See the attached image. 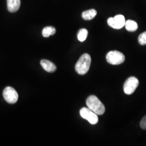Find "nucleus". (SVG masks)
Instances as JSON below:
<instances>
[{"mask_svg":"<svg viewBox=\"0 0 146 146\" xmlns=\"http://www.w3.org/2000/svg\"><path fill=\"white\" fill-rule=\"evenodd\" d=\"M3 96L6 102L10 104H15L19 99L18 93L11 87H7L4 89Z\"/></svg>","mask_w":146,"mask_h":146,"instance_id":"nucleus-5","label":"nucleus"},{"mask_svg":"<svg viewBox=\"0 0 146 146\" xmlns=\"http://www.w3.org/2000/svg\"><path fill=\"white\" fill-rule=\"evenodd\" d=\"M97 15V11L94 9L84 11L82 13V17L85 20H91Z\"/></svg>","mask_w":146,"mask_h":146,"instance_id":"nucleus-10","label":"nucleus"},{"mask_svg":"<svg viewBox=\"0 0 146 146\" xmlns=\"http://www.w3.org/2000/svg\"><path fill=\"white\" fill-rule=\"evenodd\" d=\"M21 5V0H7L8 10L11 13L18 11Z\"/></svg>","mask_w":146,"mask_h":146,"instance_id":"nucleus-8","label":"nucleus"},{"mask_svg":"<svg viewBox=\"0 0 146 146\" xmlns=\"http://www.w3.org/2000/svg\"><path fill=\"white\" fill-rule=\"evenodd\" d=\"M109 26L116 29H120L125 26V16L122 15H117L114 17H110L107 20Z\"/></svg>","mask_w":146,"mask_h":146,"instance_id":"nucleus-6","label":"nucleus"},{"mask_svg":"<svg viewBox=\"0 0 146 146\" xmlns=\"http://www.w3.org/2000/svg\"><path fill=\"white\" fill-rule=\"evenodd\" d=\"M138 42L140 44L144 46L146 44V31H145L139 35L138 37Z\"/></svg>","mask_w":146,"mask_h":146,"instance_id":"nucleus-14","label":"nucleus"},{"mask_svg":"<svg viewBox=\"0 0 146 146\" xmlns=\"http://www.w3.org/2000/svg\"><path fill=\"white\" fill-rule=\"evenodd\" d=\"M139 84L138 79L135 77H130L125 81L123 86V90L125 94H133Z\"/></svg>","mask_w":146,"mask_h":146,"instance_id":"nucleus-7","label":"nucleus"},{"mask_svg":"<svg viewBox=\"0 0 146 146\" xmlns=\"http://www.w3.org/2000/svg\"><path fill=\"white\" fill-rule=\"evenodd\" d=\"M40 63L42 68L47 72L53 73L56 70V66L53 63L47 60H42Z\"/></svg>","mask_w":146,"mask_h":146,"instance_id":"nucleus-9","label":"nucleus"},{"mask_svg":"<svg viewBox=\"0 0 146 146\" xmlns=\"http://www.w3.org/2000/svg\"><path fill=\"white\" fill-rule=\"evenodd\" d=\"M87 107L93 111L97 115H101L105 112V107L96 96L90 95L86 101Z\"/></svg>","mask_w":146,"mask_h":146,"instance_id":"nucleus-1","label":"nucleus"},{"mask_svg":"<svg viewBox=\"0 0 146 146\" xmlns=\"http://www.w3.org/2000/svg\"><path fill=\"white\" fill-rule=\"evenodd\" d=\"M80 114L83 119L87 120L92 125H95L98 122V115L88 107L81 108L80 111Z\"/></svg>","mask_w":146,"mask_h":146,"instance_id":"nucleus-4","label":"nucleus"},{"mask_svg":"<svg viewBox=\"0 0 146 146\" xmlns=\"http://www.w3.org/2000/svg\"><path fill=\"white\" fill-rule=\"evenodd\" d=\"M88 32L86 29H81L78 32V41L80 42H84V41L88 36Z\"/></svg>","mask_w":146,"mask_h":146,"instance_id":"nucleus-13","label":"nucleus"},{"mask_svg":"<svg viewBox=\"0 0 146 146\" xmlns=\"http://www.w3.org/2000/svg\"><path fill=\"white\" fill-rule=\"evenodd\" d=\"M91 64V58L88 54H84L75 64V70L80 75H84L88 72Z\"/></svg>","mask_w":146,"mask_h":146,"instance_id":"nucleus-2","label":"nucleus"},{"mask_svg":"<svg viewBox=\"0 0 146 146\" xmlns=\"http://www.w3.org/2000/svg\"><path fill=\"white\" fill-rule=\"evenodd\" d=\"M106 60L108 62L113 65H119L125 61V55L119 51L114 50L108 52L106 55Z\"/></svg>","mask_w":146,"mask_h":146,"instance_id":"nucleus-3","label":"nucleus"},{"mask_svg":"<svg viewBox=\"0 0 146 146\" xmlns=\"http://www.w3.org/2000/svg\"><path fill=\"white\" fill-rule=\"evenodd\" d=\"M56 33V29L53 27H46L43 29L42 35L44 37H49L50 35H53Z\"/></svg>","mask_w":146,"mask_h":146,"instance_id":"nucleus-12","label":"nucleus"},{"mask_svg":"<svg viewBox=\"0 0 146 146\" xmlns=\"http://www.w3.org/2000/svg\"><path fill=\"white\" fill-rule=\"evenodd\" d=\"M125 29L128 31H131V32L136 31L138 28V25L135 21L131 20L125 21Z\"/></svg>","mask_w":146,"mask_h":146,"instance_id":"nucleus-11","label":"nucleus"},{"mask_svg":"<svg viewBox=\"0 0 146 146\" xmlns=\"http://www.w3.org/2000/svg\"><path fill=\"white\" fill-rule=\"evenodd\" d=\"M140 127L142 129L146 130V115L141 120Z\"/></svg>","mask_w":146,"mask_h":146,"instance_id":"nucleus-15","label":"nucleus"}]
</instances>
